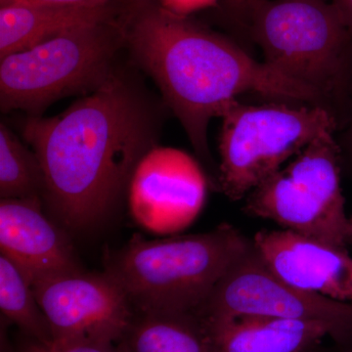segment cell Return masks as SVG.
I'll list each match as a JSON object with an SVG mask.
<instances>
[{"label":"cell","instance_id":"obj_1","mask_svg":"<svg viewBox=\"0 0 352 352\" xmlns=\"http://www.w3.org/2000/svg\"><path fill=\"white\" fill-rule=\"evenodd\" d=\"M170 109L120 59L98 89L52 118L28 117L22 135L43 166V200L74 230L98 223L126 196L136 166L159 145Z\"/></svg>","mask_w":352,"mask_h":352},{"label":"cell","instance_id":"obj_2","mask_svg":"<svg viewBox=\"0 0 352 352\" xmlns=\"http://www.w3.org/2000/svg\"><path fill=\"white\" fill-rule=\"evenodd\" d=\"M127 59L156 83L197 156L214 168L210 120L238 95L254 92L279 100L325 107L319 95L258 62L231 39L159 0H126L119 17Z\"/></svg>","mask_w":352,"mask_h":352},{"label":"cell","instance_id":"obj_3","mask_svg":"<svg viewBox=\"0 0 352 352\" xmlns=\"http://www.w3.org/2000/svg\"><path fill=\"white\" fill-rule=\"evenodd\" d=\"M223 2L268 66L319 95L338 120L336 106L351 107L352 34L330 1Z\"/></svg>","mask_w":352,"mask_h":352},{"label":"cell","instance_id":"obj_4","mask_svg":"<svg viewBox=\"0 0 352 352\" xmlns=\"http://www.w3.org/2000/svg\"><path fill=\"white\" fill-rule=\"evenodd\" d=\"M252 245L228 223L163 239L134 235L108 256L105 272L124 289L134 311H198Z\"/></svg>","mask_w":352,"mask_h":352},{"label":"cell","instance_id":"obj_5","mask_svg":"<svg viewBox=\"0 0 352 352\" xmlns=\"http://www.w3.org/2000/svg\"><path fill=\"white\" fill-rule=\"evenodd\" d=\"M124 53L119 19L76 28L0 59V108L41 117L54 102L91 94Z\"/></svg>","mask_w":352,"mask_h":352},{"label":"cell","instance_id":"obj_6","mask_svg":"<svg viewBox=\"0 0 352 352\" xmlns=\"http://www.w3.org/2000/svg\"><path fill=\"white\" fill-rule=\"evenodd\" d=\"M220 118L217 189L231 201L244 198L340 124L327 108L293 102L245 105L236 100Z\"/></svg>","mask_w":352,"mask_h":352},{"label":"cell","instance_id":"obj_7","mask_svg":"<svg viewBox=\"0 0 352 352\" xmlns=\"http://www.w3.org/2000/svg\"><path fill=\"white\" fill-rule=\"evenodd\" d=\"M335 133H322L288 166L250 192L243 208L245 214L346 250L349 217L340 186L342 152Z\"/></svg>","mask_w":352,"mask_h":352},{"label":"cell","instance_id":"obj_8","mask_svg":"<svg viewBox=\"0 0 352 352\" xmlns=\"http://www.w3.org/2000/svg\"><path fill=\"white\" fill-rule=\"evenodd\" d=\"M207 320L265 316L317 322L346 352L352 351V303L292 286L270 270L254 244L229 268L198 310Z\"/></svg>","mask_w":352,"mask_h":352},{"label":"cell","instance_id":"obj_9","mask_svg":"<svg viewBox=\"0 0 352 352\" xmlns=\"http://www.w3.org/2000/svg\"><path fill=\"white\" fill-rule=\"evenodd\" d=\"M54 342L118 344L133 318L124 289L107 273H65L32 284Z\"/></svg>","mask_w":352,"mask_h":352},{"label":"cell","instance_id":"obj_10","mask_svg":"<svg viewBox=\"0 0 352 352\" xmlns=\"http://www.w3.org/2000/svg\"><path fill=\"white\" fill-rule=\"evenodd\" d=\"M208 178L193 157L182 150L156 146L132 175L127 201L139 226L151 232L175 234L200 214Z\"/></svg>","mask_w":352,"mask_h":352},{"label":"cell","instance_id":"obj_11","mask_svg":"<svg viewBox=\"0 0 352 352\" xmlns=\"http://www.w3.org/2000/svg\"><path fill=\"white\" fill-rule=\"evenodd\" d=\"M252 244L270 270L287 283L352 303V258L347 250L286 229H263Z\"/></svg>","mask_w":352,"mask_h":352},{"label":"cell","instance_id":"obj_12","mask_svg":"<svg viewBox=\"0 0 352 352\" xmlns=\"http://www.w3.org/2000/svg\"><path fill=\"white\" fill-rule=\"evenodd\" d=\"M39 199H1L0 249L31 284L82 271L62 229L43 214Z\"/></svg>","mask_w":352,"mask_h":352},{"label":"cell","instance_id":"obj_13","mask_svg":"<svg viewBox=\"0 0 352 352\" xmlns=\"http://www.w3.org/2000/svg\"><path fill=\"white\" fill-rule=\"evenodd\" d=\"M126 0L95 6H0V59L82 25L119 19Z\"/></svg>","mask_w":352,"mask_h":352},{"label":"cell","instance_id":"obj_14","mask_svg":"<svg viewBox=\"0 0 352 352\" xmlns=\"http://www.w3.org/2000/svg\"><path fill=\"white\" fill-rule=\"evenodd\" d=\"M205 320L214 352H314L329 336L317 322L265 316Z\"/></svg>","mask_w":352,"mask_h":352},{"label":"cell","instance_id":"obj_15","mask_svg":"<svg viewBox=\"0 0 352 352\" xmlns=\"http://www.w3.org/2000/svg\"><path fill=\"white\" fill-rule=\"evenodd\" d=\"M119 346L124 352H214L198 311H134Z\"/></svg>","mask_w":352,"mask_h":352},{"label":"cell","instance_id":"obj_16","mask_svg":"<svg viewBox=\"0 0 352 352\" xmlns=\"http://www.w3.org/2000/svg\"><path fill=\"white\" fill-rule=\"evenodd\" d=\"M0 308L32 340L43 344L54 342L52 331L38 302L31 282L6 256H0Z\"/></svg>","mask_w":352,"mask_h":352},{"label":"cell","instance_id":"obj_17","mask_svg":"<svg viewBox=\"0 0 352 352\" xmlns=\"http://www.w3.org/2000/svg\"><path fill=\"white\" fill-rule=\"evenodd\" d=\"M45 178L34 150L25 147L6 124H0V196L1 199L43 201Z\"/></svg>","mask_w":352,"mask_h":352},{"label":"cell","instance_id":"obj_18","mask_svg":"<svg viewBox=\"0 0 352 352\" xmlns=\"http://www.w3.org/2000/svg\"><path fill=\"white\" fill-rule=\"evenodd\" d=\"M23 352H124L118 344L91 342H53L43 344L32 340Z\"/></svg>","mask_w":352,"mask_h":352},{"label":"cell","instance_id":"obj_19","mask_svg":"<svg viewBox=\"0 0 352 352\" xmlns=\"http://www.w3.org/2000/svg\"><path fill=\"white\" fill-rule=\"evenodd\" d=\"M115 0H0V6L10 4L50 6H95L110 3Z\"/></svg>","mask_w":352,"mask_h":352},{"label":"cell","instance_id":"obj_20","mask_svg":"<svg viewBox=\"0 0 352 352\" xmlns=\"http://www.w3.org/2000/svg\"><path fill=\"white\" fill-rule=\"evenodd\" d=\"M219 0H159L160 3L178 15L188 16L194 11L217 6Z\"/></svg>","mask_w":352,"mask_h":352},{"label":"cell","instance_id":"obj_21","mask_svg":"<svg viewBox=\"0 0 352 352\" xmlns=\"http://www.w3.org/2000/svg\"><path fill=\"white\" fill-rule=\"evenodd\" d=\"M352 34V0H329Z\"/></svg>","mask_w":352,"mask_h":352},{"label":"cell","instance_id":"obj_22","mask_svg":"<svg viewBox=\"0 0 352 352\" xmlns=\"http://www.w3.org/2000/svg\"><path fill=\"white\" fill-rule=\"evenodd\" d=\"M347 150L352 161V88L351 94V118H349V127L346 135Z\"/></svg>","mask_w":352,"mask_h":352},{"label":"cell","instance_id":"obj_23","mask_svg":"<svg viewBox=\"0 0 352 352\" xmlns=\"http://www.w3.org/2000/svg\"><path fill=\"white\" fill-rule=\"evenodd\" d=\"M349 241L352 243V217L351 219H349Z\"/></svg>","mask_w":352,"mask_h":352},{"label":"cell","instance_id":"obj_24","mask_svg":"<svg viewBox=\"0 0 352 352\" xmlns=\"http://www.w3.org/2000/svg\"><path fill=\"white\" fill-rule=\"evenodd\" d=\"M347 352H352V351H347Z\"/></svg>","mask_w":352,"mask_h":352}]
</instances>
